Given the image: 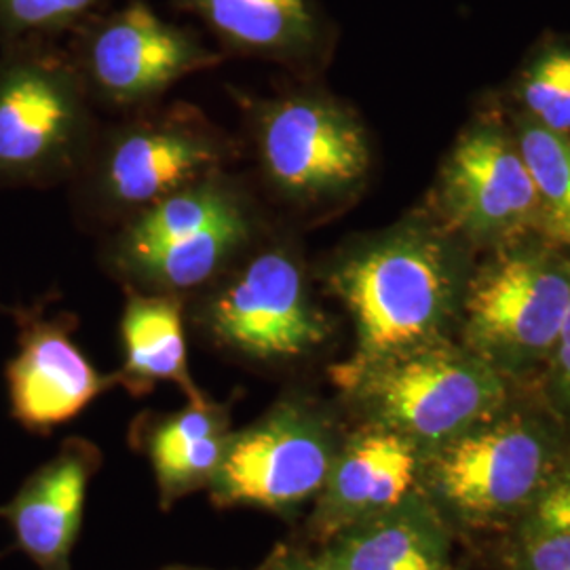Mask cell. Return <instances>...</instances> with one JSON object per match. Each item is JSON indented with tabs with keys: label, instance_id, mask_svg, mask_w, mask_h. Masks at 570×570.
Here are the masks:
<instances>
[{
	"label": "cell",
	"instance_id": "1",
	"mask_svg": "<svg viewBox=\"0 0 570 570\" xmlns=\"http://www.w3.org/2000/svg\"><path fill=\"white\" fill-rule=\"evenodd\" d=\"M275 220L252 180L223 169L108 228L100 261L125 292L188 298Z\"/></svg>",
	"mask_w": 570,
	"mask_h": 570
},
{
	"label": "cell",
	"instance_id": "2",
	"mask_svg": "<svg viewBox=\"0 0 570 570\" xmlns=\"http://www.w3.org/2000/svg\"><path fill=\"white\" fill-rule=\"evenodd\" d=\"M446 239L423 223H402L341 247L322 279L353 317L357 353L341 376L435 343L459 292Z\"/></svg>",
	"mask_w": 570,
	"mask_h": 570
},
{
	"label": "cell",
	"instance_id": "3",
	"mask_svg": "<svg viewBox=\"0 0 570 570\" xmlns=\"http://www.w3.org/2000/svg\"><path fill=\"white\" fill-rule=\"evenodd\" d=\"M244 117L245 142L258 195L298 216L345 204L366 184L372 146L366 127L345 104L313 87L273 96L230 89Z\"/></svg>",
	"mask_w": 570,
	"mask_h": 570
},
{
	"label": "cell",
	"instance_id": "4",
	"mask_svg": "<svg viewBox=\"0 0 570 570\" xmlns=\"http://www.w3.org/2000/svg\"><path fill=\"white\" fill-rule=\"evenodd\" d=\"M244 146L186 102L150 104L100 127L81 171L70 183L75 212L104 230L144 207L230 169Z\"/></svg>",
	"mask_w": 570,
	"mask_h": 570
},
{
	"label": "cell",
	"instance_id": "5",
	"mask_svg": "<svg viewBox=\"0 0 570 570\" xmlns=\"http://www.w3.org/2000/svg\"><path fill=\"white\" fill-rule=\"evenodd\" d=\"M186 317L228 355L263 366L303 360L330 336L305 258L279 220L186 298Z\"/></svg>",
	"mask_w": 570,
	"mask_h": 570
},
{
	"label": "cell",
	"instance_id": "6",
	"mask_svg": "<svg viewBox=\"0 0 570 570\" xmlns=\"http://www.w3.org/2000/svg\"><path fill=\"white\" fill-rule=\"evenodd\" d=\"M0 49V188L72 183L100 129L77 63L42 39Z\"/></svg>",
	"mask_w": 570,
	"mask_h": 570
},
{
	"label": "cell",
	"instance_id": "7",
	"mask_svg": "<svg viewBox=\"0 0 570 570\" xmlns=\"http://www.w3.org/2000/svg\"><path fill=\"white\" fill-rule=\"evenodd\" d=\"M70 35L68 53L91 100L121 115L161 102L176 82L226 60L199 32L164 20L148 0L100 11Z\"/></svg>",
	"mask_w": 570,
	"mask_h": 570
},
{
	"label": "cell",
	"instance_id": "8",
	"mask_svg": "<svg viewBox=\"0 0 570 570\" xmlns=\"http://www.w3.org/2000/svg\"><path fill=\"white\" fill-rule=\"evenodd\" d=\"M362 404L406 438L454 440L501 406L505 387L480 355L431 345L341 376Z\"/></svg>",
	"mask_w": 570,
	"mask_h": 570
},
{
	"label": "cell",
	"instance_id": "9",
	"mask_svg": "<svg viewBox=\"0 0 570 570\" xmlns=\"http://www.w3.org/2000/svg\"><path fill=\"white\" fill-rule=\"evenodd\" d=\"M569 308V263L546 247L511 245L469 285L468 338L489 357L532 360L556 346Z\"/></svg>",
	"mask_w": 570,
	"mask_h": 570
},
{
	"label": "cell",
	"instance_id": "10",
	"mask_svg": "<svg viewBox=\"0 0 570 570\" xmlns=\"http://www.w3.org/2000/svg\"><path fill=\"white\" fill-rule=\"evenodd\" d=\"M334 459L324 421L303 402L284 400L230 435L209 487L218 505L292 510L326 487Z\"/></svg>",
	"mask_w": 570,
	"mask_h": 570
},
{
	"label": "cell",
	"instance_id": "11",
	"mask_svg": "<svg viewBox=\"0 0 570 570\" xmlns=\"http://www.w3.org/2000/svg\"><path fill=\"white\" fill-rule=\"evenodd\" d=\"M438 209L444 225L480 244H513L546 218L513 136L490 122L468 129L452 148L438 183Z\"/></svg>",
	"mask_w": 570,
	"mask_h": 570
},
{
	"label": "cell",
	"instance_id": "12",
	"mask_svg": "<svg viewBox=\"0 0 570 570\" xmlns=\"http://www.w3.org/2000/svg\"><path fill=\"white\" fill-rule=\"evenodd\" d=\"M20 327V351L7 366L13 416L30 431L68 423L106 389L119 385L117 374H100L72 341L70 315L45 317L39 308L13 311Z\"/></svg>",
	"mask_w": 570,
	"mask_h": 570
},
{
	"label": "cell",
	"instance_id": "13",
	"mask_svg": "<svg viewBox=\"0 0 570 570\" xmlns=\"http://www.w3.org/2000/svg\"><path fill=\"white\" fill-rule=\"evenodd\" d=\"M546 473V446L522 423L471 429L438 461L442 494L461 510L499 513L524 503Z\"/></svg>",
	"mask_w": 570,
	"mask_h": 570
},
{
	"label": "cell",
	"instance_id": "14",
	"mask_svg": "<svg viewBox=\"0 0 570 570\" xmlns=\"http://www.w3.org/2000/svg\"><path fill=\"white\" fill-rule=\"evenodd\" d=\"M216 37L228 56L303 72L326 56L332 26L317 0H171Z\"/></svg>",
	"mask_w": 570,
	"mask_h": 570
},
{
	"label": "cell",
	"instance_id": "15",
	"mask_svg": "<svg viewBox=\"0 0 570 570\" xmlns=\"http://www.w3.org/2000/svg\"><path fill=\"white\" fill-rule=\"evenodd\" d=\"M100 461L85 440H68L60 452L37 469L20 492L0 508L18 546L39 570H70V553L81 529L85 494Z\"/></svg>",
	"mask_w": 570,
	"mask_h": 570
},
{
	"label": "cell",
	"instance_id": "16",
	"mask_svg": "<svg viewBox=\"0 0 570 570\" xmlns=\"http://www.w3.org/2000/svg\"><path fill=\"white\" fill-rule=\"evenodd\" d=\"M416 454L410 438L393 429H370L334 459L322 505V527H345L357 518L395 510L412 489Z\"/></svg>",
	"mask_w": 570,
	"mask_h": 570
},
{
	"label": "cell",
	"instance_id": "17",
	"mask_svg": "<svg viewBox=\"0 0 570 570\" xmlns=\"http://www.w3.org/2000/svg\"><path fill=\"white\" fill-rule=\"evenodd\" d=\"M186 298L167 294L127 292L122 308V366L119 385L136 395L157 383H174L188 400H204L186 360Z\"/></svg>",
	"mask_w": 570,
	"mask_h": 570
},
{
	"label": "cell",
	"instance_id": "18",
	"mask_svg": "<svg viewBox=\"0 0 570 570\" xmlns=\"http://www.w3.org/2000/svg\"><path fill=\"white\" fill-rule=\"evenodd\" d=\"M230 435L226 407L207 397L188 400L184 410L165 414L153 425L146 449L165 505L190 490L212 484Z\"/></svg>",
	"mask_w": 570,
	"mask_h": 570
},
{
	"label": "cell",
	"instance_id": "19",
	"mask_svg": "<svg viewBox=\"0 0 570 570\" xmlns=\"http://www.w3.org/2000/svg\"><path fill=\"white\" fill-rule=\"evenodd\" d=\"M330 558L341 570H446L435 530L404 511L389 510L355 527Z\"/></svg>",
	"mask_w": 570,
	"mask_h": 570
},
{
	"label": "cell",
	"instance_id": "20",
	"mask_svg": "<svg viewBox=\"0 0 570 570\" xmlns=\"http://www.w3.org/2000/svg\"><path fill=\"white\" fill-rule=\"evenodd\" d=\"M513 140L548 214H570V136L522 115Z\"/></svg>",
	"mask_w": 570,
	"mask_h": 570
},
{
	"label": "cell",
	"instance_id": "21",
	"mask_svg": "<svg viewBox=\"0 0 570 570\" xmlns=\"http://www.w3.org/2000/svg\"><path fill=\"white\" fill-rule=\"evenodd\" d=\"M527 115L570 136V41L546 42L520 79Z\"/></svg>",
	"mask_w": 570,
	"mask_h": 570
},
{
	"label": "cell",
	"instance_id": "22",
	"mask_svg": "<svg viewBox=\"0 0 570 570\" xmlns=\"http://www.w3.org/2000/svg\"><path fill=\"white\" fill-rule=\"evenodd\" d=\"M108 0H0V47L56 41L100 13Z\"/></svg>",
	"mask_w": 570,
	"mask_h": 570
},
{
	"label": "cell",
	"instance_id": "23",
	"mask_svg": "<svg viewBox=\"0 0 570 570\" xmlns=\"http://www.w3.org/2000/svg\"><path fill=\"white\" fill-rule=\"evenodd\" d=\"M530 570H570L569 532H543L529 548Z\"/></svg>",
	"mask_w": 570,
	"mask_h": 570
},
{
	"label": "cell",
	"instance_id": "24",
	"mask_svg": "<svg viewBox=\"0 0 570 570\" xmlns=\"http://www.w3.org/2000/svg\"><path fill=\"white\" fill-rule=\"evenodd\" d=\"M537 520L543 532L570 530V473L541 499Z\"/></svg>",
	"mask_w": 570,
	"mask_h": 570
},
{
	"label": "cell",
	"instance_id": "25",
	"mask_svg": "<svg viewBox=\"0 0 570 570\" xmlns=\"http://www.w3.org/2000/svg\"><path fill=\"white\" fill-rule=\"evenodd\" d=\"M553 351H556V372H558L560 391L570 404V308Z\"/></svg>",
	"mask_w": 570,
	"mask_h": 570
},
{
	"label": "cell",
	"instance_id": "26",
	"mask_svg": "<svg viewBox=\"0 0 570 570\" xmlns=\"http://www.w3.org/2000/svg\"><path fill=\"white\" fill-rule=\"evenodd\" d=\"M541 228L550 235L553 242L567 245L570 249V214H548Z\"/></svg>",
	"mask_w": 570,
	"mask_h": 570
},
{
	"label": "cell",
	"instance_id": "27",
	"mask_svg": "<svg viewBox=\"0 0 570 570\" xmlns=\"http://www.w3.org/2000/svg\"><path fill=\"white\" fill-rule=\"evenodd\" d=\"M273 570H341L332 558L324 560H285Z\"/></svg>",
	"mask_w": 570,
	"mask_h": 570
}]
</instances>
